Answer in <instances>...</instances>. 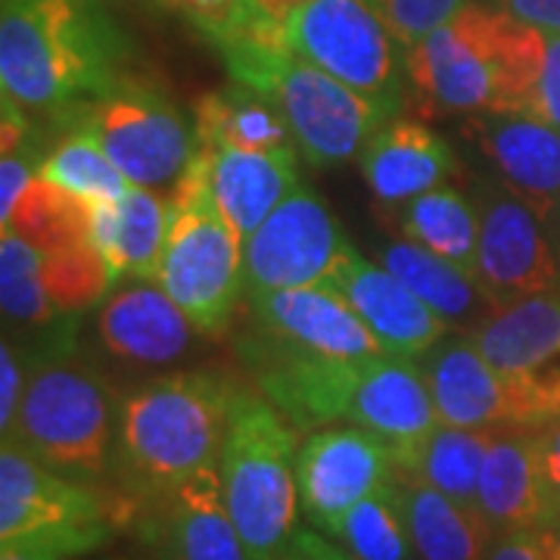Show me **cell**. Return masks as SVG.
Returning a JSON list of instances; mask_svg holds the SVG:
<instances>
[{
	"mask_svg": "<svg viewBox=\"0 0 560 560\" xmlns=\"http://www.w3.org/2000/svg\"><path fill=\"white\" fill-rule=\"evenodd\" d=\"M131 44L103 0H3L0 84L28 116L103 97L128 72Z\"/></svg>",
	"mask_w": 560,
	"mask_h": 560,
	"instance_id": "6da1fadb",
	"label": "cell"
},
{
	"mask_svg": "<svg viewBox=\"0 0 560 560\" xmlns=\"http://www.w3.org/2000/svg\"><path fill=\"white\" fill-rule=\"evenodd\" d=\"M545 50V32L504 10L467 3L455 20L405 50V72L423 116H529Z\"/></svg>",
	"mask_w": 560,
	"mask_h": 560,
	"instance_id": "7a4b0ae2",
	"label": "cell"
},
{
	"mask_svg": "<svg viewBox=\"0 0 560 560\" xmlns=\"http://www.w3.org/2000/svg\"><path fill=\"white\" fill-rule=\"evenodd\" d=\"M219 54L231 81L275 103L302 162L320 172L361 156L364 143L396 119L393 109L296 57L283 25L275 20H261L246 35L219 47Z\"/></svg>",
	"mask_w": 560,
	"mask_h": 560,
	"instance_id": "3957f363",
	"label": "cell"
},
{
	"mask_svg": "<svg viewBox=\"0 0 560 560\" xmlns=\"http://www.w3.org/2000/svg\"><path fill=\"white\" fill-rule=\"evenodd\" d=\"M237 383L219 371H175L125 396L121 474L138 495L168 501L187 480L219 467Z\"/></svg>",
	"mask_w": 560,
	"mask_h": 560,
	"instance_id": "277c9868",
	"label": "cell"
},
{
	"mask_svg": "<svg viewBox=\"0 0 560 560\" xmlns=\"http://www.w3.org/2000/svg\"><path fill=\"white\" fill-rule=\"evenodd\" d=\"M20 415L3 433L25 455L72 480H97L119 442L121 405L97 364L72 349L32 355Z\"/></svg>",
	"mask_w": 560,
	"mask_h": 560,
	"instance_id": "5b68a950",
	"label": "cell"
},
{
	"mask_svg": "<svg viewBox=\"0 0 560 560\" xmlns=\"http://www.w3.org/2000/svg\"><path fill=\"white\" fill-rule=\"evenodd\" d=\"M300 430L259 389L237 386L221 448V495L249 560H287L296 536Z\"/></svg>",
	"mask_w": 560,
	"mask_h": 560,
	"instance_id": "8992f818",
	"label": "cell"
},
{
	"mask_svg": "<svg viewBox=\"0 0 560 560\" xmlns=\"http://www.w3.org/2000/svg\"><path fill=\"white\" fill-rule=\"evenodd\" d=\"M168 212L172 221L162 249L160 287L206 337H219L231 327L237 302L246 293V275L243 241L221 215L202 150L168 194Z\"/></svg>",
	"mask_w": 560,
	"mask_h": 560,
	"instance_id": "52a82bcc",
	"label": "cell"
},
{
	"mask_svg": "<svg viewBox=\"0 0 560 560\" xmlns=\"http://www.w3.org/2000/svg\"><path fill=\"white\" fill-rule=\"evenodd\" d=\"M60 119L97 140L131 187L172 194L200 153L197 128L178 103L138 75H125L103 97L62 109Z\"/></svg>",
	"mask_w": 560,
	"mask_h": 560,
	"instance_id": "ba28073f",
	"label": "cell"
},
{
	"mask_svg": "<svg viewBox=\"0 0 560 560\" xmlns=\"http://www.w3.org/2000/svg\"><path fill=\"white\" fill-rule=\"evenodd\" d=\"M290 50L386 109L399 113L401 60L374 0H312L283 25Z\"/></svg>",
	"mask_w": 560,
	"mask_h": 560,
	"instance_id": "9c48e42d",
	"label": "cell"
},
{
	"mask_svg": "<svg viewBox=\"0 0 560 560\" xmlns=\"http://www.w3.org/2000/svg\"><path fill=\"white\" fill-rule=\"evenodd\" d=\"M352 249L327 202L300 184L243 243L246 293L324 287Z\"/></svg>",
	"mask_w": 560,
	"mask_h": 560,
	"instance_id": "30bf717a",
	"label": "cell"
},
{
	"mask_svg": "<svg viewBox=\"0 0 560 560\" xmlns=\"http://www.w3.org/2000/svg\"><path fill=\"white\" fill-rule=\"evenodd\" d=\"M470 340L517 389L529 430L560 420V287L492 312Z\"/></svg>",
	"mask_w": 560,
	"mask_h": 560,
	"instance_id": "8fae6325",
	"label": "cell"
},
{
	"mask_svg": "<svg viewBox=\"0 0 560 560\" xmlns=\"http://www.w3.org/2000/svg\"><path fill=\"white\" fill-rule=\"evenodd\" d=\"M474 202L480 212L477 283L492 312L555 290L560 265L545 221L492 178L474 187Z\"/></svg>",
	"mask_w": 560,
	"mask_h": 560,
	"instance_id": "7c38bea8",
	"label": "cell"
},
{
	"mask_svg": "<svg viewBox=\"0 0 560 560\" xmlns=\"http://www.w3.org/2000/svg\"><path fill=\"white\" fill-rule=\"evenodd\" d=\"M396 477L393 452L374 433L320 427L296 452V486L305 521L324 536H340L346 514Z\"/></svg>",
	"mask_w": 560,
	"mask_h": 560,
	"instance_id": "4fadbf2b",
	"label": "cell"
},
{
	"mask_svg": "<svg viewBox=\"0 0 560 560\" xmlns=\"http://www.w3.org/2000/svg\"><path fill=\"white\" fill-rule=\"evenodd\" d=\"M241 355L256 374V386L296 430H320L349 418L364 361L318 355L253 330L241 340Z\"/></svg>",
	"mask_w": 560,
	"mask_h": 560,
	"instance_id": "5bb4252c",
	"label": "cell"
},
{
	"mask_svg": "<svg viewBox=\"0 0 560 560\" xmlns=\"http://www.w3.org/2000/svg\"><path fill=\"white\" fill-rule=\"evenodd\" d=\"M464 138L482 153L492 180L521 197L541 221L560 212V131L526 113L467 116Z\"/></svg>",
	"mask_w": 560,
	"mask_h": 560,
	"instance_id": "9a60e30c",
	"label": "cell"
},
{
	"mask_svg": "<svg viewBox=\"0 0 560 560\" xmlns=\"http://www.w3.org/2000/svg\"><path fill=\"white\" fill-rule=\"evenodd\" d=\"M440 423L460 430H529L521 396L486 361L470 334H448L423 361Z\"/></svg>",
	"mask_w": 560,
	"mask_h": 560,
	"instance_id": "2e32d148",
	"label": "cell"
},
{
	"mask_svg": "<svg viewBox=\"0 0 560 560\" xmlns=\"http://www.w3.org/2000/svg\"><path fill=\"white\" fill-rule=\"evenodd\" d=\"M324 290H334L349 302V308L371 327L386 355L420 359L448 337V320L423 305L393 271L364 259L359 249L346 256Z\"/></svg>",
	"mask_w": 560,
	"mask_h": 560,
	"instance_id": "e0dca14e",
	"label": "cell"
},
{
	"mask_svg": "<svg viewBox=\"0 0 560 560\" xmlns=\"http://www.w3.org/2000/svg\"><path fill=\"white\" fill-rule=\"evenodd\" d=\"M246 300L253 324L290 346L346 361H371L386 355L371 327L334 290H268L246 293Z\"/></svg>",
	"mask_w": 560,
	"mask_h": 560,
	"instance_id": "ac0fdd59",
	"label": "cell"
},
{
	"mask_svg": "<svg viewBox=\"0 0 560 560\" xmlns=\"http://www.w3.org/2000/svg\"><path fill=\"white\" fill-rule=\"evenodd\" d=\"M197 334L200 327L153 280L131 278L97 308V340L113 359L128 364H175L194 352Z\"/></svg>",
	"mask_w": 560,
	"mask_h": 560,
	"instance_id": "d6986e66",
	"label": "cell"
},
{
	"mask_svg": "<svg viewBox=\"0 0 560 560\" xmlns=\"http://www.w3.org/2000/svg\"><path fill=\"white\" fill-rule=\"evenodd\" d=\"M109 523V504L84 480L50 470L13 442L0 448V541L47 526Z\"/></svg>",
	"mask_w": 560,
	"mask_h": 560,
	"instance_id": "ffe728a7",
	"label": "cell"
},
{
	"mask_svg": "<svg viewBox=\"0 0 560 560\" xmlns=\"http://www.w3.org/2000/svg\"><path fill=\"white\" fill-rule=\"evenodd\" d=\"M349 423L374 433L393 452V460L411 455L440 427L423 368L415 359L377 355L364 361Z\"/></svg>",
	"mask_w": 560,
	"mask_h": 560,
	"instance_id": "44dd1931",
	"label": "cell"
},
{
	"mask_svg": "<svg viewBox=\"0 0 560 560\" xmlns=\"http://www.w3.org/2000/svg\"><path fill=\"white\" fill-rule=\"evenodd\" d=\"M359 168L383 209H401L420 194L442 187L458 172V160L448 140L427 125L389 119L364 143Z\"/></svg>",
	"mask_w": 560,
	"mask_h": 560,
	"instance_id": "7402d4cb",
	"label": "cell"
},
{
	"mask_svg": "<svg viewBox=\"0 0 560 560\" xmlns=\"http://www.w3.org/2000/svg\"><path fill=\"white\" fill-rule=\"evenodd\" d=\"M477 504L495 533H539L555 526L536 430H495L482 460Z\"/></svg>",
	"mask_w": 560,
	"mask_h": 560,
	"instance_id": "603a6c76",
	"label": "cell"
},
{
	"mask_svg": "<svg viewBox=\"0 0 560 560\" xmlns=\"http://www.w3.org/2000/svg\"><path fill=\"white\" fill-rule=\"evenodd\" d=\"M221 215L246 237L300 187V153H256L241 147H200Z\"/></svg>",
	"mask_w": 560,
	"mask_h": 560,
	"instance_id": "cb8c5ba5",
	"label": "cell"
},
{
	"mask_svg": "<svg viewBox=\"0 0 560 560\" xmlns=\"http://www.w3.org/2000/svg\"><path fill=\"white\" fill-rule=\"evenodd\" d=\"M401 517L415 555L423 560H486L495 529L480 508H464L445 492L427 486L415 474L396 467Z\"/></svg>",
	"mask_w": 560,
	"mask_h": 560,
	"instance_id": "d4e9b609",
	"label": "cell"
},
{
	"mask_svg": "<svg viewBox=\"0 0 560 560\" xmlns=\"http://www.w3.org/2000/svg\"><path fill=\"white\" fill-rule=\"evenodd\" d=\"M381 261L423 305H430L442 320H448V327L458 324L464 334H470L492 315V305L482 296L477 278L420 243L408 237L386 241L381 246Z\"/></svg>",
	"mask_w": 560,
	"mask_h": 560,
	"instance_id": "484cf974",
	"label": "cell"
},
{
	"mask_svg": "<svg viewBox=\"0 0 560 560\" xmlns=\"http://www.w3.org/2000/svg\"><path fill=\"white\" fill-rule=\"evenodd\" d=\"M194 128L200 147H241L256 153H293L287 121L275 103L231 81L221 91L202 94L194 106ZM300 153V150H296Z\"/></svg>",
	"mask_w": 560,
	"mask_h": 560,
	"instance_id": "4316f807",
	"label": "cell"
},
{
	"mask_svg": "<svg viewBox=\"0 0 560 560\" xmlns=\"http://www.w3.org/2000/svg\"><path fill=\"white\" fill-rule=\"evenodd\" d=\"M165 504L175 560H249L221 495L219 467L184 482Z\"/></svg>",
	"mask_w": 560,
	"mask_h": 560,
	"instance_id": "83f0119b",
	"label": "cell"
},
{
	"mask_svg": "<svg viewBox=\"0 0 560 560\" xmlns=\"http://www.w3.org/2000/svg\"><path fill=\"white\" fill-rule=\"evenodd\" d=\"M399 228L408 241L427 246L442 259L455 261L477 278V246H480V212L474 197L452 187H436L399 209Z\"/></svg>",
	"mask_w": 560,
	"mask_h": 560,
	"instance_id": "f1b7e54d",
	"label": "cell"
},
{
	"mask_svg": "<svg viewBox=\"0 0 560 560\" xmlns=\"http://www.w3.org/2000/svg\"><path fill=\"white\" fill-rule=\"evenodd\" d=\"M495 430H460L440 423L430 440L418 445L411 455L396 460L399 470L415 474L427 486L445 492L464 508H480V477L482 460L489 455Z\"/></svg>",
	"mask_w": 560,
	"mask_h": 560,
	"instance_id": "f546056e",
	"label": "cell"
},
{
	"mask_svg": "<svg viewBox=\"0 0 560 560\" xmlns=\"http://www.w3.org/2000/svg\"><path fill=\"white\" fill-rule=\"evenodd\" d=\"M168 221V200L156 197V190L128 187V194L113 202V243L106 253L113 278L160 280Z\"/></svg>",
	"mask_w": 560,
	"mask_h": 560,
	"instance_id": "4dcf8cb0",
	"label": "cell"
},
{
	"mask_svg": "<svg viewBox=\"0 0 560 560\" xmlns=\"http://www.w3.org/2000/svg\"><path fill=\"white\" fill-rule=\"evenodd\" d=\"M60 140L50 147L47 160L40 165V178L57 184L62 190L75 194L84 202H116L128 194V178L106 156L97 140L84 128L57 116Z\"/></svg>",
	"mask_w": 560,
	"mask_h": 560,
	"instance_id": "1f68e13d",
	"label": "cell"
},
{
	"mask_svg": "<svg viewBox=\"0 0 560 560\" xmlns=\"http://www.w3.org/2000/svg\"><path fill=\"white\" fill-rule=\"evenodd\" d=\"M0 305L7 327L35 337L62 318L44 287V253L16 231L0 237Z\"/></svg>",
	"mask_w": 560,
	"mask_h": 560,
	"instance_id": "d6a6232c",
	"label": "cell"
},
{
	"mask_svg": "<svg viewBox=\"0 0 560 560\" xmlns=\"http://www.w3.org/2000/svg\"><path fill=\"white\" fill-rule=\"evenodd\" d=\"M3 231H16L20 237L35 243L44 256H50L91 241V202L38 175L22 194L16 212Z\"/></svg>",
	"mask_w": 560,
	"mask_h": 560,
	"instance_id": "836d02e7",
	"label": "cell"
},
{
	"mask_svg": "<svg viewBox=\"0 0 560 560\" xmlns=\"http://www.w3.org/2000/svg\"><path fill=\"white\" fill-rule=\"evenodd\" d=\"M337 539L355 560H408L411 536L401 517L396 477L361 499L342 521Z\"/></svg>",
	"mask_w": 560,
	"mask_h": 560,
	"instance_id": "e575fe53",
	"label": "cell"
},
{
	"mask_svg": "<svg viewBox=\"0 0 560 560\" xmlns=\"http://www.w3.org/2000/svg\"><path fill=\"white\" fill-rule=\"evenodd\" d=\"M113 283L109 265L91 241L44 256V287L62 318H81L109 296Z\"/></svg>",
	"mask_w": 560,
	"mask_h": 560,
	"instance_id": "d590c367",
	"label": "cell"
},
{
	"mask_svg": "<svg viewBox=\"0 0 560 560\" xmlns=\"http://www.w3.org/2000/svg\"><path fill=\"white\" fill-rule=\"evenodd\" d=\"M109 536H113L109 523L47 526L0 541V560H75L103 548Z\"/></svg>",
	"mask_w": 560,
	"mask_h": 560,
	"instance_id": "8d00e7d4",
	"label": "cell"
},
{
	"mask_svg": "<svg viewBox=\"0 0 560 560\" xmlns=\"http://www.w3.org/2000/svg\"><path fill=\"white\" fill-rule=\"evenodd\" d=\"M160 3L180 13L215 47L231 44L249 28H256L261 20H268L253 0H160Z\"/></svg>",
	"mask_w": 560,
	"mask_h": 560,
	"instance_id": "74e56055",
	"label": "cell"
},
{
	"mask_svg": "<svg viewBox=\"0 0 560 560\" xmlns=\"http://www.w3.org/2000/svg\"><path fill=\"white\" fill-rule=\"evenodd\" d=\"M467 3L470 0H377L374 7L381 10L401 50H411L445 22L455 20Z\"/></svg>",
	"mask_w": 560,
	"mask_h": 560,
	"instance_id": "f35d334b",
	"label": "cell"
},
{
	"mask_svg": "<svg viewBox=\"0 0 560 560\" xmlns=\"http://www.w3.org/2000/svg\"><path fill=\"white\" fill-rule=\"evenodd\" d=\"M28 371H32L28 349L16 337L3 334V342H0V430L3 433L13 427V420L20 415Z\"/></svg>",
	"mask_w": 560,
	"mask_h": 560,
	"instance_id": "ab89813d",
	"label": "cell"
},
{
	"mask_svg": "<svg viewBox=\"0 0 560 560\" xmlns=\"http://www.w3.org/2000/svg\"><path fill=\"white\" fill-rule=\"evenodd\" d=\"M529 116H536L560 131V35H548V50H545V62H541L539 84L533 91Z\"/></svg>",
	"mask_w": 560,
	"mask_h": 560,
	"instance_id": "60d3db41",
	"label": "cell"
},
{
	"mask_svg": "<svg viewBox=\"0 0 560 560\" xmlns=\"http://www.w3.org/2000/svg\"><path fill=\"white\" fill-rule=\"evenodd\" d=\"M536 440H539V464L545 492H548L551 511H555V523H560V420L536 430Z\"/></svg>",
	"mask_w": 560,
	"mask_h": 560,
	"instance_id": "b9f144b4",
	"label": "cell"
},
{
	"mask_svg": "<svg viewBox=\"0 0 560 560\" xmlns=\"http://www.w3.org/2000/svg\"><path fill=\"white\" fill-rule=\"evenodd\" d=\"M499 10L539 32L560 35V0H495Z\"/></svg>",
	"mask_w": 560,
	"mask_h": 560,
	"instance_id": "7bdbcfd3",
	"label": "cell"
},
{
	"mask_svg": "<svg viewBox=\"0 0 560 560\" xmlns=\"http://www.w3.org/2000/svg\"><path fill=\"white\" fill-rule=\"evenodd\" d=\"M287 560H355L346 548L334 545L324 533H318L315 526H300L293 545H290V555Z\"/></svg>",
	"mask_w": 560,
	"mask_h": 560,
	"instance_id": "ee69618b",
	"label": "cell"
},
{
	"mask_svg": "<svg viewBox=\"0 0 560 560\" xmlns=\"http://www.w3.org/2000/svg\"><path fill=\"white\" fill-rule=\"evenodd\" d=\"M486 560H548L539 533H499Z\"/></svg>",
	"mask_w": 560,
	"mask_h": 560,
	"instance_id": "f6af8a7d",
	"label": "cell"
},
{
	"mask_svg": "<svg viewBox=\"0 0 560 560\" xmlns=\"http://www.w3.org/2000/svg\"><path fill=\"white\" fill-rule=\"evenodd\" d=\"M256 7H259L261 13L268 16V20L280 22V25H287V22L293 20L296 13H300L305 3H312V0H253Z\"/></svg>",
	"mask_w": 560,
	"mask_h": 560,
	"instance_id": "bcb514c9",
	"label": "cell"
},
{
	"mask_svg": "<svg viewBox=\"0 0 560 560\" xmlns=\"http://www.w3.org/2000/svg\"><path fill=\"white\" fill-rule=\"evenodd\" d=\"M539 541L545 548V558L560 560V523L548 526V529H539Z\"/></svg>",
	"mask_w": 560,
	"mask_h": 560,
	"instance_id": "7dc6e473",
	"label": "cell"
},
{
	"mask_svg": "<svg viewBox=\"0 0 560 560\" xmlns=\"http://www.w3.org/2000/svg\"><path fill=\"white\" fill-rule=\"evenodd\" d=\"M408 560H423V558H418V555H411V558H408Z\"/></svg>",
	"mask_w": 560,
	"mask_h": 560,
	"instance_id": "c3c4849f",
	"label": "cell"
},
{
	"mask_svg": "<svg viewBox=\"0 0 560 560\" xmlns=\"http://www.w3.org/2000/svg\"><path fill=\"white\" fill-rule=\"evenodd\" d=\"M492 3H495V0H492Z\"/></svg>",
	"mask_w": 560,
	"mask_h": 560,
	"instance_id": "681fc988",
	"label": "cell"
}]
</instances>
